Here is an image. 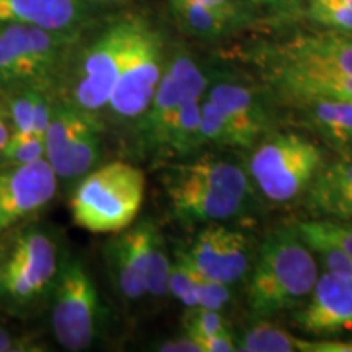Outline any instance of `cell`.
I'll return each mask as SVG.
<instances>
[{
    "instance_id": "1",
    "label": "cell",
    "mask_w": 352,
    "mask_h": 352,
    "mask_svg": "<svg viewBox=\"0 0 352 352\" xmlns=\"http://www.w3.org/2000/svg\"><path fill=\"white\" fill-rule=\"evenodd\" d=\"M164 186L176 217L195 223L239 217L252 196L246 171L233 160L214 155L170 166Z\"/></svg>"
},
{
    "instance_id": "2",
    "label": "cell",
    "mask_w": 352,
    "mask_h": 352,
    "mask_svg": "<svg viewBox=\"0 0 352 352\" xmlns=\"http://www.w3.org/2000/svg\"><path fill=\"white\" fill-rule=\"evenodd\" d=\"M318 263L296 227L270 233L252 266L246 305L264 318L298 307L318 280Z\"/></svg>"
},
{
    "instance_id": "3",
    "label": "cell",
    "mask_w": 352,
    "mask_h": 352,
    "mask_svg": "<svg viewBox=\"0 0 352 352\" xmlns=\"http://www.w3.org/2000/svg\"><path fill=\"white\" fill-rule=\"evenodd\" d=\"M144 196L142 170L126 162H111L87 173L74 191L72 222L90 233L122 232L134 223Z\"/></svg>"
},
{
    "instance_id": "4",
    "label": "cell",
    "mask_w": 352,
    "mask_h": 352,
    "mask_svg": "<svg viewBox=\"0 0 352 352\" xmlns=\"http://www.w3.org/2000/svg\"><path fill=\"white\" fill-rule=\"evenodd\" d=\"M323 166L320 148L294 132L274 134L254 148L250 176L272 202H290L305 192Z\"/></svg>"
},
{
    "instance_id": "5",
    "label": "cell",
    "mask_w": 352,
    "mask_h": 352,
    "mask_svg": "<svg viewBox=\"0 0 352 352\" xmlns=\"http://www.w3.org/2000/svg\"><path fill=\"white\" fill-rule=\"evenodd\" d=\"M72 43L69 32L28 25L0 26V87L44 88Z\"/></svg>"
},
{
    "instance_id": "6",
    "label": "cell",
    "mask_w": 352,
    "mask_h": 352,
    "mask_svg": "<svg viewBox=\"0 0 352 352\" xmlns=\"http://www.w3.org/2000/svg\"><path fill=\"white\" fill-rule=\"evenodd\" d=\"M164 51L158 34L135 20L120 77L107 109L120 120H135L147 111L164 77Z\"/></svg>"
},
{
    "instance_id": "7",
    "label": "cell",
    "mask_w": 352,
    "mask_h": 352,
    "mask_svg": "<svg viewBox=\"0 0 352 352\" xmlns=\"http://www.w3.org/2000/svg\"><path fill=\"white\" fill-rule=\"evenodd\" d=\"M134 21H116L87 47L70 83V104L94 114L107 109L120 77Z\"/></svg>"
},
{
    "instance_id": "8",
    "label": "cell",
    "mask_w": 352,
    "mask_h": 352,
    "mask_svg": "<svg viewBox=\"0 0 352 352\" xmlns=\"http://www.w3.org/2000/svg\"><path fill=\"white\" fill-rule=\"evenodd\" d=\"M100 300L95 283L78 259L70 261L56 287L52 331L65 351H85L96 336Z\"/></svg>"
},
{
    "instance_id": "9",
    "label": "cell",
    "mask_w": 352,
    "mask_h": 352,
    "mask_svg": "<svg viewBox=\"0 0 352 352\" xmlns=\"http://www.w3.org/2000/svg\"><path fill=\"white\" fill-rule=\"evenodd\" d=\"M56 271L54 241L41 232L25 233L0 266V294L16 302L32 300L51 284Z\"/></svg>"
},
{
    "instance_id": "10",
    "label": "cell",
    "mask_w": 352,
    "mask_h": 352,
    "mask_svg": "<svg viewBox=\"0 0 352 352\" xmlns=\"http://www.w3.org/2000/svg\"><path fill=\"white\" fill-rule=\"evenodd\" d=\"M209 80L191 56L179 52L166 65L153 98L142 116L144 138L155 147H165L166 138L186 95L208 91Z\"/></svg>"
},
{
    "instance_id": "11",
    "label": "cell",
    "mask_w": 352,
    "mask_h": 352,
    "mask_svg": "<svg viewBox=\"0 0 352 352\" xmlns=\"http://www.w3.org/2000/svg\"><path fill=\"white\" fill-rule=\"evenodd\" d=\"M57 189V175L46 158L0 168V233L46 208Z\"/></svg>"
},
{
    "instance_id": "12",
    "label": "cell",
    "mask_w": 352,
    "mask_h": 352,
    "mask_svg": "<svg viewBox=\"0 0 352 352\" xmlns=\"http://www.w3.org/2000/svg\"><path fill=\"white\" fill-rule=\"evenodd\" d=\"M197 271L223 284H236L253 266V252L248 236L239 230L210 222L197 233L195 243L184 250Z\"/></svg>"
},
{
    "instance_id": "13",
    "label": "cell",
    "mask_w": 352,
    "mask_h": 352,
    "mask_svg": "<svg viewBox=\"0 0 352 352\" xmlns=\"http://www.w3.org/2000/svg\"><path fill=\"white\" fill-rule=\"evenodd\" d=\"M294 321L310 334H331L352 327V276L324 272Z\"/></svg>"
},
{
    "instance_id": "14",
    "label": "cell",
    "mask_w": 352,
    "mask_h": 352,
    "mask_svg": "<svg viewBox=\"0 0 352 352\" xmlns=\"http://www.w3.org/2000/svg\"><path fill=\"white\" fill-rule=\"evenodd\" d=\"M271 82L290 104L329 101L352 104V74L277 63Z\"/></svg>"
},
{
    "instance_id": "15",
    "label": "cell",
    "mask_w": 352,
    "mask_h": 352,
    "mask_svg": "<svg viewBox=\"0 0 352 352\" xmlns=\"http://www.w3.org/2000/svg\"><path fill=\"white\" fill-rule=\"evenodd\" d=\"M206 96L227 124L232 147H254L267 129V114L253 90L236 82H217L208 88Z\"/></svg>"
},
{
    "instance_id": "16",
    "label": "cell",
    "mask_w": 352,
    "mask_h": 352,
    "mask_svg": "<svg viewBox=\"0 0 352 352\" xmlns=\"http://www.w3.org/2000/svg\"><path fill=\"white\" fill-rule=\"evenodd\" d=\"M151 222H140L122 233L111 246V263L122 296L129 300L147 296V254L155 232Z\"/></svg>"
},
{
    "instance_id": "17",
    "label": "cell",
    "mask_w": 352,
    "mask_h": 352,
    "mask_svg": "<svg viewBox=\"0 0 352 352\" xmlns=\"http://www.w3.org/2000/svg\"><path fill=\"white\" fill-rule=\"evenodd\" d=\"M277 63L352 74V36L340 33L298 36L280 50Z\"/></svg>"
},
{
    "instance_id": "18",
    "label": "cell",
    "mask_w": 352,
    "mask_h": 352,
    "mask_svg": "<svg viewBox=\"0 0 352 352\" xmlns=\"http://www.w3.org/2000/svg\"><path fill=\"white\" fill-rule=\"evenodd\" d=\"M82 15L80 0H0V26L28 25L70 32Z\"/></svg>"
},
{
    "instance_id": "19",
    "label": "cell",
    "mask_w": 352,
    "mask_h": 352,
    "mask_svg": "<svg viewBox=\"0 0 352 352\" xmlns=\"http://www.w3.org/2000/svg\"><path fill=\"white\" fill-rule=\"evenodd\" d=\"M308 129L320 135L342 160H352V104L311 101L294 104Z\"/></svg>"
},
{
    "instance_id": "20",
    "label": "cell",
    "mask_w": 352,
    "mask_h": 352,
    "mask_svg": "<svg viewBox=\"0 0 352 352\" xmlns=\"http://www.w3.org/2000/svg\"><path fill=\"white\" fill-rule=\"evenodd\" d=\"M100 152L101 126L95 114L90 113L52 168L57 178L72 179L85 176L95 168L96 162L100 160Z\"/></svg>"
},
{
    "instance_id": "21",
    "label": "cell",
    "mask_w": 352,
    "mask_h": 352,
    "mask_svg": "<svg viewBox=\"0 0 352 352\" xmlns=\"http://www.w3.org/2000/svg\"><path fill=\"white\" fill-rule=\"evenodd\" d=\"M208 91H192L186 95L182 108L176 114L173 124L166 138L165 148L170 152L184 155L199 147V126H201V104Z\"/></svg>"
},
{
    "instance_id": "22",
    "label": "cell",
    "mask_w": 352,
    "mask_h": 352,
    "mask_svg": "<svg viewBox=\"0 0 352 352\" xmlns=\"http://www.w3.org/2000/svg\"><path fill=\"white\" fill-rule=\"evenodd\" d=\"M302 338L285 331L277 324L261 321L248 328L236 341V351L241 352H298Z\"/></svg>"
},
{
    "instance_id": "23",
    "label": "cell",
    "mask_w": 352,
    "mask_h": 352,
    "mask_svg": "<svg viewBox=\"0 0 352 352\" xmlns=\"http://www.w3.org/2000/svg\"><path fill=\"white\" fill-rule=\"evenodd\" d=\"M173 10L183 26L192 34L202 38L220 36L230 21H227L210 8L202 6L199 0H171Z\"/></svg>"
},
{
    "instance_id": "24",
    "label": "cell",
    "mask_w": 352,
    "mask_h": 352,
    "mask_svg": "<svg viewBox=\"0 0 352 352\" xmlns=\"http://www.w3.org/2000/svg\"><path fill=\"white\" fill-rule=\"evenodd\" d=\"M176 256L182 259L186 270L191 274L192 284H195V292L197 298V307L209 308V310H222L230 300V285L220 283V280L210 279L204 276L201 271L196 270V266L189 261V258L184 253V250H178Z\"/></svg>"
},
{
    "instance_id": "25",
    "label": "cell",
    "mask_w": 352,
    "mask_h": 352,
    "mask_svg": "<svg viewBox=\"0 0 352 352\" xmlns=\"http://www.w3.org/2000/svg\"><path fill=\"white\" fill-rule=\"evenodd\" d=\"M171 261L166 254L162 235L155 228L147 254V294L152 297H165L168 294Z\"/></svg>"
},
{
    "instance_id": "26",
    "label": "cell",
    "mask_w": 352,
    "mask_h": 352,
    "mask_svg": "<svg viewBox=\"0 0 352 352\" xmlns=\"http://www.w3.org/2000/svg\"><path fill=\"white\" fill-rule=\"evenodd\" d=\"M296 230L300 239L305 241V245L314 253V256L318 258V261L323 264V267L328 272H336V274L352 276V258L346 254L336 245L329 243L323 236L316 235L314 232H308L305 228L296 226Z\"/></svg>"
},
{
    "instance_id": "27",
    "label": "cell",
    "mask_w": 352,
    "mask_h": 352,
    "mask_svg": "<svg viewBox=\"0 0 352 352\" xmlns=\"http://www.w3.org/2000/svg\"><path fill=\"white\" fill-rule=\"evenodd\" d=\"M297 227L314 232L316 235L323 236L329 243L336 245L346 254L352 258V220H338V219H314L298 222Z\"/></svg>"
},
{
    "instance_id": "28",
    "label": "cell",
    "mask_w": 352,
    "mask_h": 352,
    "mask_svg": "<svg viewBox=\"0 0 352 352\" xmlns=\"http://www.w3.org/2000/svg\"><path fill=\"white\" fill-rule=\"evenodd\" d=\"M310 16L329 28L352 32V7L346 0H310Z\"/></svg>"
},
{
    "instance_id": "29",
    "label": "cell",
    "mask_w": 352,
    "mask_h": 352,
    "mask_svg": "<svg viewBox=\"0 0 352 352\" xmlns=\"http://www.w3.org/2000/svg\"><path fill=\"white\" fill-rule=\"evenodd\" d=\"M204 145H222L232 147L227 124L214 107L212 101L204 96L201 104V126H199V147Z\"/></svg>"
},
{
    "instance_id": "30",
    "label": "cell",
    "mask_w": 352,
    "mask_h": 352,
    "mask_svg": "<svg viewBox=\"0 0 352 352\" xmlns=\"http://www.w3.org/2000/svg\"><path fill=\"white\" fill-rule=\"evenodd\" d=\"M2 160L7 165L30 164L44 158V139L36 134H12L7 147L2 152Z\"/></svg>"
},
{
    "instance_id": "31",
    "label": "cell",
    "mask_w": 352,
    "mask_h": 352,
    "mask_svg": "<svg viewBox=\"0 0 352 352\" xmlns=\"http://www.w3.org/2000/svg\"><path fill=\"white\" fill-rule=\"evenodd\" d=\"M41 88H20L13 90L10 100L12 134H32L34 103Z\"/></svg>"
},
{
    "instance_id": "32",
    "label": "cell",
    "mask_w": 352,
    "mask_h": 352,
    "mask_svg": "<svg viewBox=\"0 0 352 352\" xmlns=\"http://www.w3.org/2000/svg\"><path fill=\"white\" fill-rule=\"evenodd\" d=\"M189 314L184 320V328L186 334L191 336L192 340H199V338H208L212 334L230 331L226 318L220 315L219 310H209V308L195 307L189 308Z\"/></svg>"
},
{
    "instance_id": "33",
    "label": "cell",
    "mask_w": 352,
    "mask_h": 352,
    "mask_svg": "<svg viewBox=\"0 0 352 352\" xmlns=\"http://www.w3.org/2000/svg\"><path fill=\"white\" fill-rule=\"evenodd\" d=\"M168 292L176 298V300L182 302L184 307H197L195 284H192L191 274H189L186 266H184L183 261L178 256H175V261L171 263Z\"/></svg>"
},
{
    "instance_id": "34",
    "label": "cell",
    "mask_w": 352,
    "mask_h": 352,
    "mask_svg": "<svg viewBox=\"0 0 352 352\" xmlns=\"http://www.w3.org/2000/svg\"><path fill=\"white\" fill-rule=\"evenodd\" d=\"M201 347V352H233L236 351V341L233 340L230 331L212 334L208 338L195 340Z\"/></svg>"
},
{
    "instance_id": "35",
    "label": "cell",
    "mask_w": 352,
    "mask_h": 352,
    "mask_svg": "<svg viewBox=\"0 0 352 352\" xmlns=\"http://www.w3.org/2000/svg\"><path fill=\"white\" fill-rule=\"evenodd\" d=\"M302 352H352L351 341L334 340H302Z\"/></svg>"
},
{
    "instance_id": "36",
    "label": "cell",
    "mask_w": 352,
    "mask_h": 352,
    "mask_svg": "<svg viewBox=\"0 0 352 352\" xmlns=\"http://www.w3.org/2000/svg\"><path fill=\"white\" fill-rule=\"evenodd\" d=\"M158 351H164V352H201V347L197 342L192 340L191 336H184L179 338V340H171L166 341L158 347Z\"/></svg>"
},
{
    "instance_id": "37",
    "label": "cell",
    "mask_w": 352,
    "mask_h": 352,
    "mask_svg": "<svg viewBox=\"0 0 352 352\" xmlns=\"http://www.w3.org/2000/svg\"><path fill=\"white\" fill-rule=\"evenodd\" d=\"M10 135H12V129L10 126H8L6 109L0 107V155H2L3 148L7 147L8 140H10Z\"/></svg>"
},
{
    "instance_id": "38",
    "label": "cell",
    "mask_w": 352,
    "mask_h": 352,
    "mask_svg": "<svg viewBox=\"0 0 352 352\" xmlns=\"http://www.w3.org/2000/svg\"><path fill=\"white\" fill-rule=\"evenodd\" d=\"M13 351H21V347H19V342H16L15 338H13L6 328L0 327V352Z\"/></svg>"
},
{
    "instance_id": "39",
    "label": "cell",
    "mask_w": 352,
    "mask_h": 352,
    "mask_svg": "<svg viewBox=\"0 0 352 352\" xmlns=\"http://www.w3.org/2000/svg\"><path fill=\"white\" fill-rule=\"evenodd\" d=\"M267 2H276V0H267Z\"/></svg>"
},
{
    "instance_id": "40",
    "label": "cell",
    "mask_w": 352,
    "mask_h": 352,
    "mask_svg": "<svg viewBox=\"0 0 352 352\" xmlns=\"http://www.w3.org/2000/svg\"><path fill=\"white\" fill-rule=\"evenodd\" d=\"M0 266H2V263H0Z\"/></svg>"
}]
</instances>
